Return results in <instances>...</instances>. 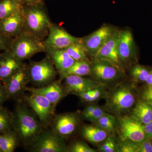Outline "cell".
I'll list each match as a JSON object with an SVG mask.
<instances>
[{
    "instance_id": "1",
    "label": "cell",
    "mask_w": 152,
    "mask_h": 152,
    "mask_svg": "<svg viewBox=\"0 0 152 152\" xmlns=\"http://www.w3.org/2000/svg\"><path fill=\"white\" fill-rule=\"evenodd\" d=\"M12 113L13 129L18 136L20 143L25 148H31L44 130L40 122L23 99L17 100Z\"/></svg>"
},
{
    "instance_id": "2",
    "label": "cell",
    "mask_w": 152,
    "mask_h": 152,
    "mask_svg": "<svg viewBox=\"0 0 152 152\" xmlns=\"http://www.w3.org/2000/svg\"><path fill=\"white\" fill-rule=\"evenodd\" d=\"M135 86V83L131 80H125L109 89L105 99L107 112L116 117L129 114L138 102Z\"/></svg>"
},
{
    "instance_id": "3",
    "label": "cell",
    "mask_w": 152,
    "mask_h": 152,
    "mask_svg": "<svg viewBox=\"0 0 152 152\" xmlns=\"http://www.w3.org/2000/svg\"><path fill=\"white\" fill-rule=\"evenodd\" d=\"M23 12L24 23L23 31L42 41L48 34L52 24L45 3L23 5Z\"/></svg>"
},
{
    "instance_id": "4",
    "label": "cell",
    "mask_w": 152,
    "mask_h": 152,
    "mask_svg": "<svg viewBox=\"0 0 152 152\" xmlns=\"http://www.w3.org/2000/svg\"><path fill=\"white\" fill-rule=\"evenodd\" d=\"M90 77L108 89L125 80V72L104 60L92 58Z\"/></svg>"
},
{
    "instance_id": "5",
    "label": "cell",
    "mask_w": 152,
    "mask_h": 152,
    "mask_svg": "<svg viewBox=\"0 0 152 152\" xmlns=\"http://www.w3.org/2000/svg\"><path fill=\"white\" fill-rule=\"evenodd\" d=\"M8 50L17 59L23 61L36 54L45 52V47L42 41L23 31L12 39Z\"/></svg>"
},
{
    "instance_id": "6",
    "label": "cell",
    "mask_w": 152,
    "mask_h": 152,
    "mask_svg": "<svg viewBox=\"0 0 152 152\" xmlns=\"http://www.w3.org/2000/svg\"><path fill=\"white\" fill-rule=\"evenodd\" d=\"M28 65L30 83L33 87L45 86L56 80L58 72L49 57L47 56L39 61H30Z\"/></svg>"
},
{
    "instance_id": "7",
    "label": "cell",
    "mask_w": 152,
    "mask_h": 152,
    "mask_svg": "<svg viewBox=\"0 0 152 152\" xmlns=\"http://www.w3.org/2000/svg\"><path fill=\"white\" fill-rule=\"evenodd\" d=\"M116 132L121 140L141 142L146 138L144 125L129 114L117 117Z\"/></svg>"
},
{
    "instance_id": "8",
    "label": "cell",
    "mask_w": 152,
    "mask_h": 152,
    "mask_svg": "<svg viewBox=\"0 0 152 152\" xmlns=\"http://www.w3.org/2000/svg\"><path fill=\"white\" fill-rule=\"evenodd\" d=\"M23 99L37 115L44 129L49 126L56 115V107L44 96L37 94L30 93Z\"/></svg>"
},
{
    "instance_id": "9",
    "label": "cell",
    "mask_w": 152,
    "mask_h": 152,
    "mask_svg": "<svg viewBox=\"0 0 152 152\" xmlns=\"http://www.w3.org/2000/svg\"><path fill=\"white\" fill-rule=\"evenodd\" d=\"M81 120V113L79 111L64 113L55 115L49 126L56 134L67 139L78 130Z\"/></svg>"
},
{
    "instance_id": "10",
    "label": "cell",
    "mask_w": 152,
    "mask_h": 152,
    "mask_svg": "<svg viewBox=\"0 0 152 152\" xmlns=\"http://www.w3.org/2000/svg\"><path fill=\"white\" fill-rule=\"evenodd\" d=\"M118 54L125 70L138 62V52L133 34L130 30H120L118 44Z\"/></svg>"
},
{
    "instance_id": "11",
    "label": "cell",
    "mask_w": 152,
    "mask_h": 152,
    "mask_svg": "<svg viewBox=\"0 0 152 152\" xmlns=\"http://www.w3.org/2000/svg\"><path fill=\"white\" fill-rule=\"evenodd\" d=\"M66 140L47 128L44 129L30 150L34 152H67Z\"/></svg>"
},
{
    "instance_id": "12",
    "label": "cell",
    "mask_w": 152,
    "mask_h": 152,
    "mask_svg": "<svg viewBox=\"0 0 152 152\" xmlns=\"http://www.w3.org/2000/svg\"><path fill=\"white\" fill-rule=\"evenodd\" d=\"M30 83L28 65L24 63L6 82L5 86L9 100L23 99Z\"/></svg>"
},
{
    "instance_id": "13",
    "label": "cell",
    "mask_w": 152,
    "mask_h": 152,
    "mask_svg": "<svg viewBox=\"0 0 152 152\" xmlns=\"http://www.w3.org/2000/svg\"><path fill=\"white\" fill-rule=\"evenodd\" d=\"M115 29L113 26L104 24L89 35L82 38V44L89 57L94 58Z\"/></svg>"
},
{
    "instance_id": "14",
    "label": "cell",
    "mask_w": 152,
    "mask_h": 152,
    "mask_svg": "<svg viewBox=\"0 0 152 152\" xmlns=\"http://www.w3.org/2000/svg\"><path fill=\"white\" fill-rule=\"evenodd\" d=\"M81 42L82 38L74 37L64 28L52 23L47 38L43 42L45 48L65 49L73 44Z\"/></svg>"
},
{
    "instance_id": "15",
    "label": "cell",
    "mask_w": 152,
    "mask_h": 152,
    "mask_svg": "<svg viewBox=\"0 0 152 152\" xmlns=\"http://www.w3.org/2000/svg\"><path fill=\"white\" fill-rule=\"evenodd\" d=\"M120 30L115 28L103 46L93 58L104 60L111 63L120 69L125 70L121 64L118 54V44Z\"/></svg>"
},
{
    "instance_id": "16",
    "label": "cell",
    "mask_w": 152,
    "mask_h": 152,
    "mask_svg": "<svg viewBox=\"0 0 152 152\" xmlns=\"http://www.w3.org/2000/svg\"><path fill=\"white\" fill-rule=\"evenodd\" d=\"M26 91L44 96L56 107L58 104L68 95L64 86L60 80H55L50 84L41 88L28 87Z\"/></svg>"
},
{
    "instance_id": "17",
    "label": "cell",
    "mask_w": 152,
    "mask_h": 152,
    "mask_svg": "<svg viewBox=\"0 0 152 152\" xmlns=\"http://www.w3.org/2000/svg\"><path fill=\"white\" fill-rule=\"evenodd\" d=\"M24 23L23 6L10 16L0 21V34L13 39L23 32Z\"/></svg>"
},
{
    "instance_id": "18",
    "label": "cell",
    "mask_w": 152,
    "mask_h": 152,
    "mask_svg": "<svg viewBox=\"0 0 152 152\" xmlns=\"http://www.w3.org/2000/svg\"><path fill=\"white\" fill-rule=\"evenodd\" d=\"M63 80H64V85L68 95L84 92L102 85L92 78L84 76L69 75Z\"/></svg>"
},
{
    "instance_id": "19",
    "label": "cell",
    "mask_w": 152,
    "mask_h": 152,
    "mask_svg": "<svg viewBox=\"0 0 152 152\" xmlns=\"http://www.w3.org/2000/svg\"><path fill=\"white\" fill-rule=\"evenodd\" d=\"M8 50L0 53V82L4 85L14 73L23 64Z\"/></svg>"
},
{
    "instance_id": "20",
    "label": "cell",
    "mask_w": 152,
    "mask_h": 152,
    "mask_svg": "<svg viewBox=\"0 0 152 152\" xmlns=\"http://www.w3.org/2000/svg\"><path fill=\"white\" fill-rule=\"evenodd\" d=\"M47 56L53 63L58 74L61 75L73 64L75 61L69 56L65 49L45 48Z\"/></svg>"
},
{
    "instance_id": "21",
    "label": "cell",
    "mask_w": 152,
    "mask_h": 152,
    "mask_svg": "<svg viewBox=\"0 0 152 152\" xmlns=\"http://www.w3.org/2000/svg\"><path fill=\"white\" fill-rule=\"evenodd\" d=\"M80 134L87 141L94 145L102 142L111 134L97 125H84L80 128Z\"/></svg>"
},
{
    "instance_id": "22",
    "label": "cell",
    "mask_w": 152,
    "mask_h": 152,
    "mask_svg": "<svg viewBox=\"0 0 152 152\" xmlns=\"http://www.w3.org/2000/svg\"><path fill=\"white\" fill-rule=\"evenodd\" d=\"M128 114L145 125L152 120V107L142 100L138 101Z\"/></svg>"
},
{
    "instance_id": "23",
    "label": "cell",
    "mask_w": 152,
    "mask_h": 152,
    "mask_svg": "<svg viewBox=\"0 0 152 152\" xmlns=\"http://www.w3.org/2000/svg\"><path fill=\"white\" fill-rule=\"evenodd\" d=\"M108 88L105 86L100 85L84 92L77 93L74 95L79 98L85 103L95 104L103 99H105Z\"/></svg>"
},
{
    "instance_id": "24",
    "label": "cell",
    "mask_w": 152,
    "mask_h": 152,
    "mask_svg": "<svg viewBox=\"0 0 152 152\" xmlns=\"http://www.w3.org/2000/svg\"><path fill=\"white\" fill-rule=\"evenodd\" d=\"M20 143L14 129L0 134V148L2 152H13Z\"/></svg>"
},
{
    "instance_id": "25",
    "label": "cell",
    "mask_w": 152,
    "mask_h": 152,
    "mask_svg": "<svg viewBox=\"0 0 152 152\" xmlns=\"http://www.w3.org/2000/svg\"><path fill=\"white\" fill-rule=\"evenodd\" d=\"M91 61H75L70 67L65 72L59 75L61 81L66 76L76 75L86 76L90 75L91 72Z\"/></svg>"
},
{
    "instance_id": "26",
    "label": "cell",
    "mask_w": 152,
    "mask_h": 152,
    "mask_svg": "<svg viewBox=\"0 0 152 152\" xmlns=\"http://www.w3.org/2000/svg\"><path fill=\"white\" fill-rule=\"evenodd\" d=\"M107 113L104 106L96 104H89L81 113V119L93 124Z\"/></svg>"
},
{
    "instance_id": "27",
    "label": "cell",
    "mask_w": 152,
    "mask_h": 152,
    "mask_svg": "<svg viewBox=\"0 0 152 152\" xmlns=\"http://www.w3.org/2000/svg\"><path fill=\"white\" fill-rule=\"evenodd\" d=\"M129 69L131 80L137 83H145L151 68L137 63L131 66Z\"/></svg>"
},
{
    "instance_id": "28",
    "label": "cell",
    "mask_w": 152,
    "mask_h": 152,
    "mask_svg": "<svg viewBox=\"0 0 152 152\" xmlns=\"http://www.w3.org/2000/svg\"><path fill=\"white\" fill-rule=\"evenodd\" d=\"M20 0H0V21L23 7Z\"/></svg>"
},
{
    "instance_id": "29",
    "label": "cell",
    "mask_w": 152,
    "mask_h": 152,
    "mask_svg": "<svg viewBox=\"0 0 152 152\" xmlns=\"http://www.w3.org/2000/svg\"><path fill=\"white\" fill-rule=\"evenodd\" d=\"M93 124L97 125L110 134H115L116 132L117 118L113 114L106 113Z\"/></svg>"
},
{
    "instance_id": "30",
    "label": "cell",
    "mask_w": 152,
    "mask_h": 152,
    "mask_svg": "<svg viewBox=\"0 0 152 152\" xmlns=\"http://www.w3.org/2000/svg\"><path fill=\"white\" fill-rule=\"evenodd\" d=\"M68 54L75 61H91L89 57L87 54L81 42L73 44L65 49Z\"/></svg>"
},
{
    "instance_id": "31",
    "label": "cell",
    "mask_w": 152,
    "mask_h": 152,
    "mask_svg": "<svg viewBox=\"0 0 152 152\" xmlns=\"http://www.w3.org/2000/svg\"><path fill=\"white\" fill-rule=\"evenodd\" d=\"M12 129V113L3 106L0 108V134Z\"/></svg>"
},
{
    "instance_id": "32",
    "label": "cell",
    "mask_w": 152,
    "mask_h": 152,
    "mask_svg": "<svg viewBox=\"0 0 152 152\" xmlns=\"http://www.w3.org/2000/svg\"><path fill=\"white\" fill-rule=\"evenodd\" d=\"M118 138L115 134H111L99 146L98 151L101 152H118Z\"/></svg>"
},
{
    "instance_id": "33",
    "label": "cell",
    "mask_w": 152,
    "mask_h": 152,
    "mask_svg": "<svg viewBox=\"0 0 152 152\" xmlns=\"http://www.w3.org/2000/svg\"><path fill=\"white\" fill-rule=\"evenodd\" d=\"M83 141H74L67 146V152H96Z\"/></svg>"
},
{
    "instance_id": "34",
    "label": "cell",
    "mask_w": 152,
    "mask_h": 152,
    "mask_svg": "<svg viewBox=\"0 0 152 152\" xmlns=\"http://www.w3.org/2000/svg\"><path fill=\"white\" fill-rule=\"evenodd\" d=\"M138 146L137 143L121 140L118 139V152H138Z\"/></svg>"
},
{
    "instance_id": "35",
    "label": "cell",
    "mask_w": 152,
    "mask_h": 152,
    "mask_svg": "<svg viewBox=\"0 0 152 152\" xmlns=\"http://www.w3.org/2000/svg\"><path fill=\"white\" fill-rule=\"evenodd\" d=\"M141 97L142 100L146 102L152 107V87L146 86L142 91Z\"/></svg>"
},
{
    "instance_id": "36",
    "label": "cell",
    "mask_w": 152,
    "mask_h": 152,
    "mask_svg": "<svg viewBox=\"0 0 152 152\" xmlns=\"http://www.w3.org/2000/svg\"><path fill=\"white\" fill-rule=\"evenodd\" d=\"M138 152H152V140L146 139L139 143Z\"/></svg>"
},
{
    "instance_id": "37",
    "label": "cell",
    "mask_w": 152,
    "mask_h": 152,
    "mask_svg": "<svg viewBox=\"0 0 152 152\" xmlns=\"http://www.w3.org/2000/svg\"><path fill=\"white\" fill-rule=\"evenodd\" d=\"M9 100L8 96L4 85L0 82V108L4 103Z\"/></svg>"
},
{
    "instance_id": "38",
    "label": "cell",
    "mask_w": 152,
    "mask_h": 152,
    "mask_svg": "<svg viewBox=\"0 0 152 152\" xmlns=\"http://www.w3.org/2000/svg\"><path fill=\"white\" fill-rule=\"evenodd\" d=\"M12 39L0 34V53L8 50Z\"/></svg>"
},
{
    "instance_id": "39",
    "label": "cell",
    "mask_w": 152,
    "mask_h": 152,
    "mask_svg": "<svg viewBox=\"0 0 152 152\" xmlns=\"http://www.w3.org/2000/svg\"><path fill=\"white\" fill-rule=\"evenodd\" d=\"M144 131L146 138L152 140V120L147 124L144 125Z\"/></svg>"
},
{
    "instance_id": "40",
    "label": "cell",
    "mask_w": 152,
    "mask_h": 152,
    "mask_svg": "<svg viewBox=\"0 0 152 152\" xmlns=\"http://www.w3.org/2000/svg\"><path fill=\"white\" fill-rule=\"evenodd\" d=\"M23 5L34 4L44 3V0H20Z\"/></svg>"
},
{
    "instance_id": "41",
    "label": "cell",
    "mask_w": 152,
    "mask_h": 152,
    "mask_svg": "<svg viewBox=\"0 0 152 152\" xmlns=\"http://www.w3.org/2000/svg\"><path fill=\"white\" fill-rule=\"evenodd\" d=\"M145 83L147 86L152 87V68H151L149 74Z\"/></svg>"
},
{
    "instance_id": "42",
    "label": "cell",
    "mask_w": 152,
    "mask_h": 152,
    "mask_svg": "<svg viewBox=\"0 0 152 152\" xmlns=\"http://www.w3.org/2000/svg\"><path fill=\"white\" fill-rule=\"evenodd\" d=\"M0 152H2V151L1 150V148H0Z\"/></svg>"
},
{
    "instance_id": "43",
    "label": "cell",
    "mask_w": 152,
    "mask_h": 152,
    "mask_svg": "<svg viewBox=\"0 0 152 152\" xmlns=\"http://www.w3.org/2000/svg\"></svg>"
}]
</instances>
